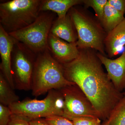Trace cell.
<instances>
[{
    "mask_svg": "<svg viewBox=\"0 0 125 125\" xmlns=\"http://www.w3.org/2000/svg\"><path fill=\"white\" fill-rule=\"evenodd\" d=\"M79 49V54L76 59L62 64L64 75L83 90L100 119L105 121L124 95L116 89L104 71L98 52L90 48Z\"/></svg>",
    "mask_w": 125,
    "mask_h": 125,
    "instance_id": "6da1fadb",
    "label": "cell"
},
{
    "mask_svg": "<svg viewBox=\"0 0 125 125\" xmlns=\"http://www.w3.org/2000/svg\"><path fill=\"white\" fill-rule=\"evenodd\" d=\"M75 84L66 79L62 64L52 56L48 49L37 55L31 85L33 96L38 97L52 90Z\"/></svg>",
    "mask_w": 125,
    "mask_h": 125,
    "instance_id": "7a4b0ae2",
    "label": "cell"
},
{
    "mask_svg": "<svg viewBox=\"0 0 125 125\" xmlns=\"http://www.w3.org/2000/svg\"><path fill=\"white\" fill-rule=\"evenodd\" d=\"M72 7L68 11L78 34L79 49L90 48L106 56L104 42L107 33L101 22L84 8Z\"/></svg>",
    "mask_w": 125,
    "mask_h": 125,
    "instance_id": "3957f363",
    "label": "cell"
},
{
    "mask_svg": "<svg viewBox=\"0 0 125 125\" xmlns=\"http://www.w3.org/2000/svg\"><path fill=\"white\" fill-rule=\"evenodd\" d=\"M40 0H12L0 4V24L8 33L27 27L40 12Z\"/></svg>",
    "mask_w": 125,
    "mask_h": 125,
    "instance_id": "277c9868",
    "label": "cell"
},
{
    "mask_svg": "<svg viewBox=\"0 0 125 125\" xmlns=\"http://www.w3.org/2000/svg\"><path fill=\"white\" fill-rule=\"evenodd\" d=\"M64 105V97L60 90L52 89L42 100L25 99L14 103L9 107L12 114L24 117L30 121L51 116H63Z\"/></svg>",
    "mask_w": 125,
    "mask_h": 125,
    "instance_id": "5b68a950",
    "label": "cell"
},
{
    "mask_svg": "<svg viewBox=\"0 0 125 125\" xmlns=\"http://www.w3.org/2000/svg\"><path fill=\"white\" fill-rule=\"evenodd\" d=\"M49 11L41 12L36 20L22 29L9 33L15 40L23 43L35 54L48 49V40L54 21Z\"/></svg>",
    "mask_w": 125,
    "mask_h": 125,
    "instance_id": "8992f818",
    "label": "cell"
},
{
    "mask_svg": "<svg viewBox=\"0 0 125 125\" xmlns=\"http://www.w3.org/2000/svg\"><path fill=\"white\" fill-rule=\"evenodd\" d=\"M37 55L17 40L12 56L15 88L24 91L31 90L34 65Z\"/></svg>",
    "mask_w": 125,
    "mask_h": 125,
    "instance_id": "52a82bcc",
    "label": "cell"
},
{
    "mask_svg": "<svg viewBox=\"0 0 125 125\" xmlns=\"http://www.w3.org/2000/svg\"><path fill=\"white\" fill-rule=\"evenodd\" d=\"M58 90L64 99L63 116L70 120L81 116L100 118L92 102L76 84L67 85Z\"/></svg>",
    "mask_w": 125,
    "mask_h": 125,
    "instance_id": "ba28073f",
    "label": "cell"
},
{
    "mask_svg": "<svg viewBox=\"0 0 125 125\" xmlns=\"http://www.w3.org/2000/svg\"><path fill=\"white\" fill-rule=\"evenodd\" d=\"M16 41L0 24V55L1 61L0 65V72L13 89L15 87L12 68V56Z\"/></svg>",
    "mask_w": 125,
    "mask_h": 125,
    "instance_id": "9c48e42d",
    "label": "cell"
},
{
    "mask_svg": "<svg viewBox=\"0 0 125 125\" xmlns=\"http://www.w3.org/2000/svg\"><path fill=\"white\" fill-rule=\"evenodd\" d=\"M48 49L52 56L62 64L76 59L80 53L76 42H67L50 33L48 40Z\"/></svg>",
    "mask_w": 125,
    "mask_h": 125,
    "instance_id": "30bf717a",
    "label": "cell"
},
{
    "mask_svg": "<svg viewBox=\"0 0 125 125\" xmlns=\"http://www.w3.org/2000/svg\"><path fill=\"white\" fill-rule=\"evenodd\" d=\"M97 55L105 66L108 77L116 89L122 93L125 90V50L120 56L114 60L99 52Z\"/></svg>",
    "mask_w": 125,
    "mask_h": 125,
    "instance_id": "8fae6325",
    "label": "cell"
},
{
    "mask_svg": "<svg viewBox=\"0 0 125 125\" xmlns=\"http://www.w3.org/2000/svg\"><path fill=\"white\" fill-rule=\"evenodd\" d=\"M105 52L109 58L117 56L125 45V18L107 33L104 42Z\"/></svg>",
    "mask_w": 125,
    "mask_h": 125,
    "instance_id": "7c38bea8",
    "label": "cell"
},
{
    "mask_svg": "<svg viewBox=\"0 0 125 125\" xmlns=\"http://www.w3.org/2000/svg\"><path fill=\"white\" fill-rule=\"evenodd\" d=\"M50 33L69 43L77 42L78 34L69 13L65 18L54 21Z\"/></svg>",
    "mask_w": 125,
    "mask_h": 125,
    "instance_id": "4fadbf2b",
    "label": "cell"
},
{
    "mask_svg": "<svg viewBox=\"0 0 125 125\" xmlns=\"http://www.w3.org/2000/svg\"><path fill=\"white\" fill-rule=\"evenodd\" d=\"M83 0H42L40 12L52 11L59 19L65 18L70 9L77 5L83 4Z\"/></svg>",
    "mask_w": 125,
    "mask_h": 125,
    "instance_id": "5bb4252c",
    "label": "cell"
},
{
    "mask_svg": "<svg viewBox=\"0 0 125 125\" xmlns=\"http://www.w3.org/2000/svg\"><path fill=\"white\" fill-rule=\"evenodd\" d=\"M124 15L111 6L107 2L100 22L107 33L114 29L125 18Z\"/></svg>",
    "mask_w": 125,
    "mask_h": 125,
    "instance_id": "9a60e30c",
    "label": "cell"
},
{
    "mask_svg": "<svg viewBox=\"0 0 125 125\" xmlns=\"http://www.w3.org/2000/svg\"><path fill=\"white\" fill-rule=\"evenodd\" d=\"M2 73H0V103L9 107L20 101L19 98L13 91Z\"/></svg>",
    "mask_w": 125,
    "mask_h": 125,
    "instance_id": "2e32d148",
    "label": "cell"
},
{
    "mask_svg": "<svg viewBox=\"0 0 125 125\" xmlns=\"http://www.w3.org/2000/svg\"><path fill=\"white\" fill-rule=\"evenodd\" d=\"M102 125H125V96L114 107Z\"/></svg>",
    "mask_w": 125,
    "mask_h": 125,
    "instance_id": "e0dca14e",
    "label": "cell"
},
{
    "mask_svg": "<svg viewBox=\"0 0 125 125\" xmlns=\"http://www.w3.org/2000/svg\"><path fill=\"white\" fill-rule=\"evenodd\" d=\"M108 0H83V4L85 8L91 7L95 12V16L101 21Z\"/></svg>",
    "mask_w": 125,
    "mask_h": 125,
    "instance_id": "ac0fdd59",
    "label": "cell"
},
{
    "mask_svg": "<svg viewBox=\"0 0 125 125\" xmlns=\"http://www.w3.org/2000/svg\"><path fill=\"white\" fill-rule=\"evenodd\" d=\"M70 120L74 125H101V120L98 117L81 116L74 117Z\"/></svg>",
    "mask_w": 125,
    "mask_h": 125,
    "instance_id": "d6986e66",
    "label": "cell"
},
{
    "mask_svg": "<svg viewBox=\"0 0 125 125\" xmlns=\"http://www.w3.org/2000/svg\"><path fill=\"white\" fill-rule=\"evenodd\" d=\"M45 118L50 125H74L71 121L62 116H51Z\"/></svg>",
    "mask_w": 125,
    "mask_h": 125,
    "instance_id": "ffe728a7",
    "label": "cell"
},
{
    "mask_svg": "<svg viewBox=\"0 0 125 125\" xmlns=\"http://www.w3.org/2000/svg\"><path fill=\"white\" fill-rule=\"evenodd\" d=\"M12 114L9 107L0 104V125H7Z\"/></svg>",
    "mask_w": 125,
    "mask_h": 125,
    "instance_id": "44dd1931",
    "label": "cell"
},
{
    "mask_svg": "<svg viewBox=\"0 0 125 125\" xmlns=\"http://www.w3.org/2000/svg\"><path fill=\"white\" fill-rule=\"evenodd\" d=\"M30 121L24 117L12 114L7 125H30Z\"/></svg>",
    "mask_w": 125,
    "mask_h": 125,
    "instance_id": "7402d4cb",
    "label": "cell"
},
{
    "mask_svg": "<svg viewBox=\"0 0 125 125\" xmlns=\"http://www.w3.org/2000/svg\"><path fill=\"white\" fill-rule=\"evenodd\" d=\"M108 3L117 11L125 14V0H108Z\"/></svg>",
    "mask_w": 125,
    "mask_h": 125,
    "instance_id": "603a6c76",
    "label": "cell"
},
{
    "mask_svg": "<svg viewBox=\"0 0 125 125\" xmlns=\"http://www.w3.org/2000/svg\"><path fill=\"white\" fill-rule=\"evenodd\" d=\"M29 123L30 125H50L44 118L34 119L30 121Z\"/></svg>",
    "mask_w": 125,
    "mask_h": 125,
    "instance_id": "cb8c5ba5",
    "label": "cell"
},
{
    "mask_svg": "<svg viewBox=\"0 0 125 125\" xmlns=\"http://www.w3.org/2000/svg\"><path fill=\"white\" fill-rule=\"evenodd\" d=\"M123 95H124V96H125V92H123Z\"/></svg>",
    "mask_w": 125,
    "mask_h": 125,
    "instance_id": "d4e9b609",
    "label": "cell"
},
{
    "mask_svg": "<svg viewBox=\"0 0 125 125\" xmlns=\"http://www.w3.org/2000/svg\"></svg>",
    "mask_w": 125,
    "mask_h": 125,
    "instance_id": "484cf974",
    "label": "cell"
}]
</instances>
